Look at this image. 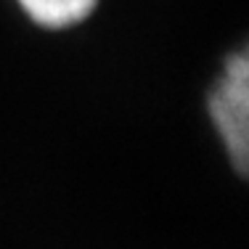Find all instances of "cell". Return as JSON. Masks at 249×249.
<instances>
[{
	"label": "cell",
	"mask_w": 249,
	"mask_h": 249,
	"mask_svg": "<svg viewBox=\"0 0 249 249\" xmlns=\"http://www.w3.org/2000/svg\"><path fill=\"white\" fill-rule=\"evenodd\" d=\"M207 111L228 162L233 164L236 175L244 178L249 164V58L244 48L223 61L207 98Z\"/></svg>",
	"instance_id": "obj_1"
},
{
	"label": "cell",
	"mask_w": 249,
	"mask_h": 249,
	"mask_svg": "<svg viewBox=\"0 0 249 249\" xmlns=\"http://www.w3.org/2000/svg\"><path fill=\"white\" fill-rule=\"evenodd\" d=\"M29 21L45 29H67L96 11L98 0H16Z\"/></svg>",
	"instance_id": "obj_2"
}]
</instances>
